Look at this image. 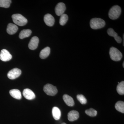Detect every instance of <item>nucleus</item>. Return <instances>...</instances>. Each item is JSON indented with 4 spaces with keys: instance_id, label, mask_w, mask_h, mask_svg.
I'll list each match as a JSON object with an SVG mask.
<instances>
[{
    "instance_id": "f257e3e1",
    "label": "nucleus",
    "mask_w": 124,
    "mask_h": 124,
    "mask_svg": "<svg viewBox=\"0 0 124 124\" xmlns=\"http://www.w3.org/2000/svg\"><path fill=\"white\" fill-rule=\"evenodd\" d=\"M90 24L92 29H98L104 27L106 25V22L100 18H93L90 20Z\"/></svg>"
},
{
    "instance_id": "f03ea898",
    "label": "nucleus",
    "mask_w": 124,
    "mask_h": 124,
    "mask_svg": "<svg viewBox=\"0 0 124 124\" xmlns=\"http://www.w3.org/2000/svg\"><path fill=\"white\" fill-rule=\"evenodd\" d=\"M121 12V7L118 5L112 7L108 12V17L112 20H115L119 17Z\"/></svg>"
},
{
    "instance_id": "7ed1b4c3",
    "label": "nucleus",
    "mask_w": 124,
    "mask_h": 124,
    "mask_svg": "<svg viewBox=\"0 0 124 124\" xmlns=\"http://www.w3.org/2000/svg\"><path fill=\"white\" fill-rule=\"evenodd\" d=\"M12 19L15 24L20 26H24L27 24V19L20 14H15L12 16Z\"/></svg>"
},
{
    "instance_id": "20e7f679",
    "label": "nucleus",
    "mask_w": 124,
    "mask_h": 124,
    "mask_svg": "<svg viewBox=\"0 0 124 124\" xmlns=\"http://www.w3.org/2000/svg\"><path fill=\"white\" fill-rule=\"evenodd\" d=\"M109 54L111 59L116 62L120 61L122 57V53L114 47H111L110 48Z\"/></svg>"
},
{
    "instance_id": "39448f33",
    "label": "nucleus",
    "mask_w": 124,
    "mask_h": 124,
    "mask_svg": "<svg viewBox=\"0 0 124 124\" xmlns=\"http://www.w3.org/2000/svg\"><path fill=\"white\" fill-rule=\"evenodd\" d=\"M44 91L48 95L54 96L58 93L57 89L56 86L50 84H47L45 85Z\"/></svg>"
},
{
    "instance_id": "423d86ee",
    "label": "nucleus",
    "mask_w": 124,
    "mask_h": 124,
    "mask_svg": "<svg viewBox=\"0 0 124 124\" xmlns=\"http://www.w3.org/2000/svg\"><path fill=\"white\" fill-rule=\"evenodd\" d=\"M22 71L17 68H15L9 71L7 76L10 79H15L21 75Z\"/></svg>"
},
{
    "instance_id": "0eeeda50",
    "label": "nucleus",
    "mask_w": 124,
    "mask_h": 124,
    "mask_svg": "<svg viewBox=\"0 0 124 124\" xmlns=\"http://www.w3.org/2000/svg\"><path fill=\"white\" fill-rule=\"evenodd\" d=\"M12 58V55L7 50L3 49L1 51L0 53V59L2 61L8 62L11 60Z\"/></svg>"
},
{
    "instance_id": "6e6552de",
    "label": "nucleus",
    "mask_w": 124,
    "mask_h": 124,
    "mask_svg": "<svg viewBox=\"0 0 124 124\" xmlns=\"http://www.w3.org/2000/svg\"><path fill=\"white\" fill-rule=\"evenodd\" d=\"M66 9V5L63 2L58 3L55 7V14L58 16H61L64 14Z\"/></svg>"
},
{
    "instance_id": "1a4fd4ad",
    "label": "nucleus",
    "mask_w": 124,
    "mask_h": 124,
    "mask_svg": "<svg viewBox=\"0 0 124 124\" xmlns=\"http://www.w3.org/2000/svg\"><path fill=\"white\" fill-rule=\"evenodd\" d=\"M44 21L46 25L48 26L51 27L54 24L55 20L53 16L50 14H48L45 15Z\"/></svg>"
},
{
    "instance_id": "9d476101",
    "label": "nucleus",
    "mask_w": 124,
    "mask_h": 124,
    "mask_svg": "<svg viewBox=\"0 0 124 124\" xmlns=\"http://www.w3.org/2000/svg\"><path fill=\"white\" fill-rule=\"evenodd\" d=\"M39 39L38 37L34 36L31 39L28 44V47L32 50L35 49L38 47Z\"/></svg>"
},
{
    "instance_id": "9b49d317",
    "label": "nucleus",
    "mask_w": 124,
    "mask_h": 124,
    "mask_svg": "<svg viewBox=\"0 0 124 124\" xmlns=\"http://www.w3.org/2000/svg\"><path fill=\"white\" fill-rule=\"evenodd\" d=\"M23 95L25 98L29 100H32L36 97L35 94L34 93L29 89H25L23 90Z\"/></svg>"
},
{
    "instance_id": "f8f14e48",
    "label": "nucleus",
    "mask_w": 124,
    "mask_h": 124,
    "mask_svg": "<svg viewBox=\"0 0 124 124\" xmlns=\"http://www.w3.org/2000/svg\"><path fill=\"white\" fill-rule=\"evenodd\" d=\"M107 33L109 36L114 37L117 43H121L122 42V39L120 37L118 36L117 33L115 32L112 28H110L108 29Z\"/></svg>"
},
{
    "instance_id": "ddd939ff",
    "label": "nucleus",
    "mask_w": 124,
    "mask_h": 124,
    "mask_svg": "<svg viewBox=\"0 0 124 124\" xmlns=\"http://www.w3.org/2000/svg\"><path fill=\"white\" fill-rule=\"evenodd\" d=\"M79 116V114L77 111L72 110L69 112L68 114V118L69 121H75L77 120Z\"/></svg>"
},
{
    "instance_id": "4468645a",
    "label": "nucleus",
    "mask_w": 124,
    "mask_h": 124,
    "mask_svg": "<svg viewBox=\"0 0 124 124\" xmlns=\"http://www.w3.org/2000/svg\"><path fill=\"white\" fill-rule=\"evenodd\" d=\"M18 30V27L15 24L9 23L7 26V32L9 35H13L17 32Z\"/></svg>"
},
{
    "instance_id": "2eb2a0df",
    "label": "nucleus",
    "mask_w": 124,
    "mask_h": 124,
    "mask_svg": "<svg viewBox=\"0 0 124 124\" xmlns=\"http://www.w3.org/2000/svg\"><path fill=\"white\" fill-rule=\"evenodd\" d=\"M63 99L64 102L69 107L73 106L75 104V102L73 99L68 94H64L63 96Z\"/></svg>"
},
{
    "instance_id": "dca6fc26",
    "label": "nucleus",
    "mask_w": 124,
    "mask_h": 124,
    "mask_svg": "<svg viewBox=\"0 0 124 124\" xmlns=\"http://www.w3.org/2000/svg\"><path fill=\"white\" fill-rule=\"evenodd\" d=\"M9 93L11 97L16 99L19 100L22 98L21 92L19 90L17 89L11 90L9 91Z\"/></svg>"
},
{
    "instance_id": "f3484780",
    "label": "nucleus",
    "mask_w": 124,
    "mask_h": 124,
    "mask_svg": "<svg viewBox=\"0 0 124 124\" xmlns=\"http://www.w3.org/2000/svg\"><path fill=\"white\" fill-rule=\"evenodd\" d=\"M50 52V49L48 46L46 47L41 50L40 52V57L42 59H45L49 55Z\"/></svg>"
},
{
    "instance_id": "a211bd4d",
    "label": "nucleus",
    "mask_w": 124,
    "mask_h": 124,
    "mask_svg": "<svg viewBox=\"0 0 124 124\" xmlns=\"http://www.w3.org/2000/svg\"><path fill=\"white\" fill-rule=\"evenodd\" d=\"M52 114L54 119L58 120L60 119L61 116V112L59 108L57 107H54L52 110Z\"/></svg>"
},
{
    "instance_id": "6ab92c4d",
    "label": "nucleus",
    "mask_w": 124,
    "mask_h": 124,
    "mask_svg": "<svg viewBox=\"0 0 124 124\" xmlns=\"http://www.w3.org/2000/svg\"><path fill=\"white\" fill-rule=\"evenodd\" d=\"M31 31L30 29H24L20 32L19 33V38L23 39L28 37L31 35Z\"/></svg>"
},
{
    "instance_id": "aec40b11",
    "label": "nucleus",
    "mask_w": 124,
    "mask_h": 124,
    "mask_svg": "<svg viewBox=\"0 0 124 124\" xmlns=\"http://www.w3.org/2000/svg\"><path fill=\"white\" fill-rule=\"evenodd\" d=\"M115 108L117 111L121 113H124V102L122 101H118L116 103Z\"/></svg>"
},
{
    "instance_id": "412c9836",
    "label": "nucleus",
    "mask_w": 124,
    "mask_h": 124,
    "mask_svg": "<svg viewBox=\"0 0 124 124\" xmlns=\"http://www.w3.org/2000/svg\"><path fill=\"white\" fill-rule=\"evenodd\" d=\"M116 91L120 95L124 94V81H122L117 85L116 87Z\"/></svg>"
},
{
    "instance_id": "4be33fe9",
    "label": "nucleus",
    "mask_w": 124,
    "mask_h": 124,
    "mask_svg": "<svg viewBox=\"0 0 124 124\" xmlns=\"http://www.w3.org/2000/svg\"><path fill=\"white\" fill-rule=\"evenodd\" d=\"M68 19V17L67 14H63L60 16L59 23L62 26H64L66 23Z\"/></svg>"
},
{
    "instance_id": "5701e85b",
    "label": "nucleus",
    "mask_w": 124,
    "mask_h": 124,
    "mask_svg": "<svg viewBox=\"0 0 124 124\" xmlns=\"http://www.w3.org/2000/svg\"><path fill=\"white\" fill-rule=\"evenodd\" d=\"M11 2L10 0H0V7L9 8Z\"/></svg>"
},
{
    "instance_id": "b1692460",
    "label": "nucleus",
    "mask_w": 124,
    "mask_h": 124,
    "mask_svg": "<svg viewBox=\"0 0 124 124\" xmlns=\"http://www.w3.org/2000/svg\"><path fill=\"white\" fill-rule=\"evenodd\" d=\"M86 115L90 116H95L97 114V112L93 108H90L85 111Z\"/></svg>"
},
{
    "instance_id": "393cba45",
    "label": "nucleus",
    "mask_w": 124,
    "mask_h": 124,
    "mask_svg": "<svg viewBox=\"0 0 124 124\" xmlns=\"http://www.w3.org/2000/svg\"><path fill=\"white\" fill-rule=\"evenodd\" d=\"M78 100L82 104H86L87 103V100L84 95L82 94H78L77 96Z\"/></svg>"
},
{
    "instance_id": "a878e982",
    "label": "nucleus",
    "mask_w": 124,
    "mask_h": 124,
    "mask_svg": "<svg viewBox=\"0 0 124 124\" xmlns=\"http://www.w3.org/2000/svg\"><path fill=\"white\" fill-rule=\"evenodd\" d=\"M123 46H124V34H123Z\"/></svg>"
},
{
    "instance_id": "bb28decb",
    "label": "nucleus",
    "mask_w": 124,
    "mask_h": 124,
    "mask_svg": "<svg viewBox=\"0 0 124 124\" xmlns=\"http://www.w3.org/2000/svg\"><path fill=\"white\" fill-rule=\"evenodd\" d=\"M123 67L124 68V62L123 63Z\"/></svg>"
},
{
    "instance_id": "cd10ccee",
    "label": "nucleus",
    "mask_w": 124,
    "mask_h": 124,
    "mask_svg": "<svg viewBox=\"0 0 124 124\" xmlns=\"http://www.w3.org/2000/svg\"><path fill=\"white\" fill-rule=\"evenodd\" d=\"M62 124H67L65 123H62Z\"/></svg>"
}]
</instances>
